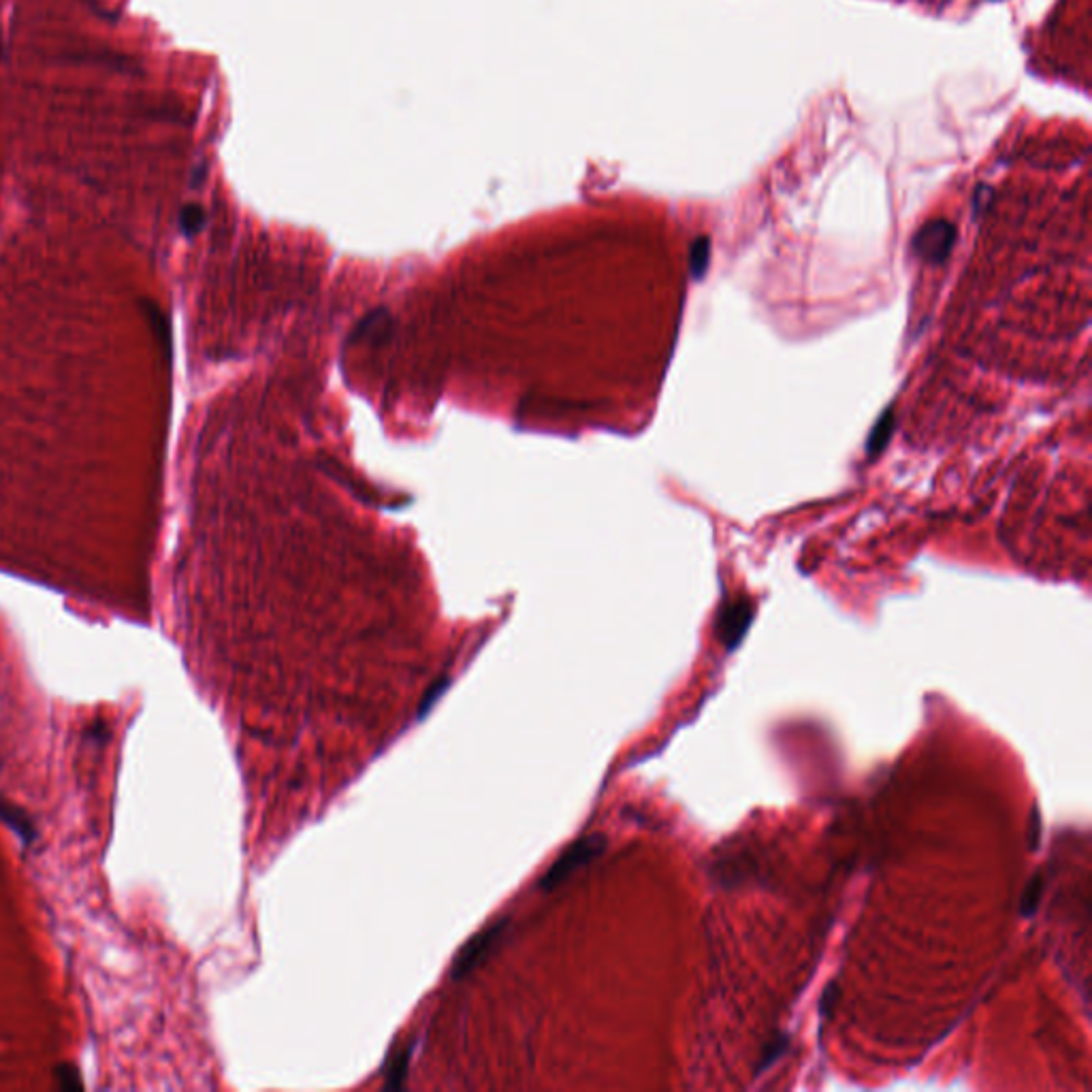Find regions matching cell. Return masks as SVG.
<instances>
[{
    "label": "cell",
    "mask_w": 1092,
    "mask_h": 1092,
    "mask_svg": "<svg viewBox=\"0 0 1092 1092\" xmlns=\"http://www.w3.org/2000/svg\"><path fill=\"white\" fill-rule=\"evenodd\" d=\"M502 931V924L489 928V931H482L480 934H476L467 946L461 949L459 956H457V962H455V969H452V973L455 977H461L465 973H470L472 967H476V962L482 959L489 952V947L493 946V941L498 939V934Z\"/></svg>",
    "instance_id": "277c9868"
},
{
    "label": "cell",
    "mask_w": 1092,
    "mask_h": 1092,
    "mask_svg": "<svg viewBox=\"0 0 1092 1092\" xmlns=\"http://www.w3.org/2000/svg\"><path fill=\"white\" fill-rule=\"evenodd\" d=\"M146 308H147V318H150V323L154 324L156 333H159V336L162 337V342H165V346L169 349V324L165 321V316H162L160 310L152 306V303H146Z\"/></svg>",
    "instance_id": "7c38bea8"
},
{
    "label": "cell",
    "mask_w": 1092,
    "mask_h": 1092,
    "mask_svg": "<svg viewBox=\"0 0 1092 1092\" xmlns=\"http://www.w3.org/2000/svg\"><path fill=\"white\" fill-rule=\"evenodd\" d=\"M892 425H895V418H892V410H888V413L879 418L873 434H870V438H869V455H877V452L883 449L885 442L890 439Z\"/></svg>",
    "instance_id": "ba28073f"
},
{
    "label": "cell",
    "mask_w": 1092,
    "mask_h": 1092,
    "mask_svg": "<svg viewBox=\"0 0 1092 1092\" xmlns=\"http://www.w3.org/2000/svg\"><path fill=\"white\" fill-rule=\"evenodd\" d=\"M604 847H606V839L602 834L587 836V839L574 843L572 849H568V852L559 857V860L555 862V867L549 870V875L542 879V888L544 890L555 888L562 879H565L572 873V870H577L578 867H583V864L590 862L591 857L604 852Z\"/></svg>",
    "instance_id": "6da1fadb"
},
{
    "label": "cell",
    "mask_w": 1092,
    "mask_h": 1092,
    "mask_svg": "<svg viewBox=\"0 0 1092 1092\" xmlns=\"http://www.w3.org/2000/svg\"><path fill=\"white\" fill-rule=\"evenodd\" d=\"M954 239L956 229L952 224L946 222V220H933V222L924 224L918 231L916 239H913V248H916L920 259L928 262H941L947 259Z\"/></svg>",
    "instance_id": "7a4b0ae2"
},
{
    "label": "cell",
    "mask_w": 1092,
    "mask_h": 1092,
    "mask_svg": "<svg viewBox=\"0 0 1092 1092\" xmlns=\"http://www.w3.org/2000/svg\"><path fill=\"white\" fill-rule=\"evenodd\" d=\"M1028 836H1031V852L1039 847V836H1041V818H1039V808L1033 806V815H1031V831H1028Z\"/></svg>",
    "instance_id": "5bb4252c"
},
{
    "label": "cell",
    "mask_w": 1092,
    "mask_h": 1092,
    "mask_svg": "<svg viewBox=\"0 0 1092 1092\" xmlns=\"http://www.w3.org/2000/svg\"><path fill=\"white\" fill-rule=\"evenodd\" d=\"M56 1080H58L60 1088H65V1090H82L83 1088L80 1073H77V1069L70 1067V1065L56 1067Z\"/></svg>",
    "instance_id": "8fae6325"
},
{
    "label": "cell",
    "mask_w": 1092,
    "mask_h": 1092,
    "mask_svg": "<svg viewBox=\"0 0 1092 1092\" xmlns=\"http://www.w3.org/2000/svg\"><path fill=\"white\" fill-rule=\"evenodd\" d=\"M751 619H754V611H751L749 602H734L719 613L717 636L728 651L739 647L751 626Z\"/></svg>",
    "instance_id": "3957f363"
},
{
    "label": "cell",
    "mask_w": 1092,
    "mask_h": 1092,
    "mask_svg": "<svg viewBox=\"0 0 1092 1092\" xmlns=\"http://www.w3.org/2000/svg\"><path fill=\"white\" fill-rule=\"evenodd\" d=\"M836 998H839V985H836L832 982V984L826 985L824 995H821V1001H819V1013H821V1018H824V1020L828 1016H831L832 1007L836 1005Z\"/></svg>",
    "instance_id": "4fadbf2b"
},
{
    "label": "cell",
    "mask_w": 1092,
    "mask_h": 1092,
    "mask_svg": "<svg viewBox=\"0 0 1092 1092\" xmlns=\"http://www.w3.org/2000/svg\"><path fill=\"white\" fill-rule=\"evenodd\" d=\"M0 819H3L5 824L9 826L11 831L16 832L24 843H32L34 839H37V828H34L32 819L28 818L22 808L11 805L9 800H5V798H0Z\"/></svg>",
    "instance_id": "5b68a950"
},
{
    "label": "cell",
    "mask_w": 1092,
    "mask_h": 1092,
    "mask_svg": "<svg viewBox=\"0 0 1092 1092\" xmlns=\"http://www.w3.org/2000/svg\"><path fill=\"white\" fill-rule=\"evenodd\" d=\"M203 210L198 208V205H188V208L182 210V231L186 233V235H195V233L203 226Z\"/></svg>",
    "instance_id": "9c48e42d"
},
{
    "label": "cell",
    "mask_w": 1092,
    "mask_h": 1092,
    "mask_svg": "<svg viewBox=\"0 0 1092 1092\" xmlns=\"http://www.w3.org/2000/svg\"><path fill=\"white\" fill-rule=\"evenodd\" d=\"M1041 895H1044V879H1041V873H1037L1031 879V882L1026 883L1022 900H1020V913H1022L1024 918L1035 916V911H1037V907H1039Z\"/></svg>",
    "instance_id": "52a82bcc"
},
{
    "label": "cell",
    "mask_w": 1092,
    "mask_h": 1092,
    "mask_svg": "<svg viewBox=\"0 0 1092 1092\" xmlns=\"http://www.w3.org/2000/svg\"><path fill=\"white\" fill-rule=\"evenodd\" d=\"M787 1048H790V1037H787V1035H783V1033L777 1035L775 1039L766 1041L764 1048H762V1054H760V1065H757L756 1073L760 1075L762 1071L770 1069L772 1065H775V1062L779 1059H781V1056L787 1052Z\"/></svg>",
    "instance_id": "8992f818"
},
{
    "label": "cell",
    "mask_w": 1092,
    "mask_h": 1092,
    "mask_svg": "<svg viewBox=\"0 0 1092 1092\" xmlns=\"http://www.w3.org/2000/svg\"><path fill=\"white\" fill-rule=\"evenodd\" d=\"M708 252H711V250H708V239L706 237H702V239L696 241V244H693V250H692V272H693V275H696V278H698V275L705 273V269L708 265Z\"/></svg>",
    "instance_id": "30bf717a"
}]
</instances>
